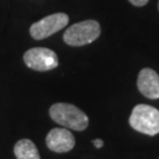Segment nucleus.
<instances>
[{
    "label": "nucleus",
    "instance_id": "nucleus-1",
    "mask_svg": "<svg viewBox=\"0 0 159 159\" xmlns=\"http://www.w3.org/2000/svg\"><path fill=\"white\" fill-rule=\"evenodd\" d=\"M50 117L57 124L74 131H84L89 126V117L84 111L67 102H56L50 107Z\"/></svg>",
    "mask_w": 159,
    "mask_h": 159
},
{
    "label": "nucleus",
    "instance_id": "nucleus-2",
    "mask_svg": "<svg viewBox=\"0 0 159 159\" xmlns=\"http://www.w3.org/2000/svg\"><path fill=\"white\" fill-rule=\"evenodd\" d=\"M131 127L148 136L159 133V110L146 104L134 106L129 119Z\"/></svg>",
    "mask_w": 159,
    "mask_h": 159
},
{
    "label": "nucleus",
    "instance_id": "nucleus-3",
    "mask_svg": "<svg viewBox=\"0 0 159 159\" xmlns=\"http://www.w3.org/2000/svg\"><path fill=\"white\" fill-rule=\"evenodd\" d=\"M100 25L96 20H84L70 26L63 39L70 46H84L91 44L100 35Z\"/></svg>",
    "mask_w": 159,
    "mask_h": 159
},
{
    "label": "nucleus",
    "instance_id": "nucleus-4",
    "mask_svg": "<svg viewBox=\"0 0 159 159\" xmlns=\"http://www.w3.org/2000/svg\"><path fill=\"white\" fill-rule=\"evenodd\" d=\"M24 63L34 71L46 72L58 67L59 59L57 53L45 47H33L24 53Z\"/></svg>",
    "mask_w": 159,
    "mask_h": 159
},
{
    "label": "nucleus",
    "instance_id": "nucleus-5",
    "mask_svg": "<svg viewBox=\"0 0 159 159\" xmlns=\"http://www.w3.org/2000/svg\"><path fill=\"white\" fill-rule=\"evenodd\" d=\"M68 16L65 13H54L47 17L43 18L41 20L31 25L30 34L35 40H43L52 34L57 33L58 31L64 29L68 24Z\"/></svg>",
    "mask_w": 159,
    "mask_h": 159
},
{
    "label": "nucleus",
    "instance_id": "nucleus-6",
    "mask_svg": "<svg viewBox=\"0 0 159 159\" xmlns=\"http://www.w3.org/2000/svg\"><path fill=\"white\" fill-rule=\"evenodd\" d=\"M46 145L53 152L65 153L71 151L75 145L74 136L67 129H52L46 136Z\"/></svg>",
    "mask_w": 159,
    "mask_h": 159
},
{
    "label": "nucleus",
    "instance_id": "nucleus-7",
    "mask_svg": "<svg viewBox=\"0 0 159 159\" xmlns=\"http://www.w3.org/2000/svg\"><path fill=\"white\" fill-rule=\"evenodd\" d=\"M137 86L143 96L148 99L159 98V74L152 68H143L139 72Z\"/></svg>",
    "mask_w": 159,
    "mask_h": 159
},
{
    "label": "nucleus",
    "instance_id": "nucleus-8",
    "mask_svg": "<svg viewBox=\"0 0 159 159\" xmlns=\"http://www.w3.org/2000/svg\"><path fill=\"white\" fill-rule=\"evenodd\" d=\"M14 154L17 159H40L38 148L32 140L30 139H20L14 145Z\"/></svg>",
    "mask_w": 159,
    "mask_h": 159
},
{
    "label": "nucleus",
    "instance_id": "nucleus-9",
    "mask_svg": "<svg viewBox=\"0 0 159 159\" xmlns=\"http://www.w3.org/2000/svg\"><path fill=\"white\" fill-rule=\"evenodd\" d=\"M132 5L137 6V7H142V6H145L148 2V0H129Z\"/></svg>",
    "mask_w": 159,
    "mask_h": 159
},
{
    "label": "nucleus",
    "instance_id": "nucleus-10",
    "mask_svg": "<svg viewBox=\"0 0 159 159\" xmlns=\"http://www.w3.org/2000/svg\"><path fill=\"white\" fill-rule=\"evenodd\" d=\"M92 143H93V145L97 148H102L104 146V142H102V139H94V140H92Z\"/></svg>",
    "mask_w": 159,
    "mask_h": 159
},
{
    "label": "nucleus",
    "instance_id": "nucleus-11",
    "mask_svg": "<svg viewBox=\"0 0 159 159\" xmlns=\"http://www.w3.org/2000/svg\"><path fill=\"white\" fill-rule=\"evenodd\" d=\"M158 8H159V2H158Z\"/></svg>",
    "mask_w": 159,
    "mask_h": 159
}]
</instances>
